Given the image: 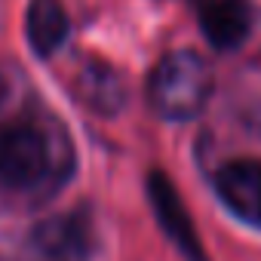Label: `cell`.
Instances as JSON below:
<instances>
[{
	"instance_id": "1",
	"label": "cell",
	"mask_w": 261,
	"mask_h": 261,
	"mask_svg": "<svg viewBox=\"0 0 261 261\" xmlns=\"http://www.w3.org/2000/svg\"><path fill=\"white\" fill-rule=\"evenodd\" d=\"M212 68L194 49L166 53L148 77V105L157 117L185 123L206 111L212 98Z\"/></svg>"
},
{
	"instance_id": "2",
	"label": "cell",
	"mask_w": 261,
	"mask_h": 261,
	"mask_svg": "<svg viewBox=\"0 0 261 261\" xmlns=\"http://www.w3.org/2000/svg\"><path fill=\"white\" fill-rule=\"evenodd\" d=\"M49 169V148L37 126H0V181L10 188H34Z\"/></svg>"
},
{
	"instance_id": "3",
	"label": "cell",
	"mask_w": 261,
	"mask_h": 261,
	"mask_svg": "<svg viewBox=\"0 0 261 261\" xmlns=\"http://www.w3.org/2000/svg\"><path fill=\"white\" fill-rule=\"evenodd\" d=\"M148 203L154 209V218L160 224V230L169 237V243L185 255V261H209L206 249H203V240L194 227V218L178 194V188L172 185V178L160 169L148 172Z\"/></svg>"
},
{
	"instance_id": "4",
	"label": "cell",
	"mask_w": 261,
	"mask_h": 261,
	"mask_svg": "<svg viewBox=\"0 0 261 261\" xmlns=\"http://www.w3.org/2000/svg\"><path fill=\"white\" fill-rule=\"evenodd\" d=\"M215 191L237 218L261 224V160L224 163L215 175Z\"/></svg>"
},
{
	"instance_id": "5",
	"label": "cell",
	"mask_w": 261,
	"mask_h": 261,
	"mask_svg": "<svg viewBox=\"0 0 261 261\" xmlns=\"http://www.w3.org/2000/svg\"><path fill=\"white\" fill-rule=\"evenodd\" d=\"M252 4L249 0H206L200 10V28L215 49H237L252 34Z\"/></svg>"
},
{
	"instance_id": "6",
	"label": "cell",
	"mask_w": 261,
	"mask_h": 261,
	"mask_svg": "<svg viewBox=\"0 0 261 261\" xmlns=\"http://www.w3.org/2000/svg\"><path fill=\"white\" fill-rule=\"evenodd\" d=\"M77 95L89 105L98 117H117L126 108V80L123 74L98 59H86L77 71Z\"/></svg>"
},
{
	"instance_id": "7",
	"label": "cell",
	"mask_w": 261,
	"mask_h": 261,
	"mask_svg": "<svg viewBox=\"0 0 261 261\" xmlns=\"http://www.w3.org/2000/svg\"><path fill=\"white\" fill-rule=\"evenodd\" d=\"M34 246L53 258H86L92 252V224L86 212L43 218L34 227Z\"/></svg>"
},
{
	"instance_id": "8",
	"label": "cell",
	"mask_w": 261,
	"mask_h": 261,
	"mask_svg": "<svg viewBox=\"0 0 261 261\" xmlns=\"http://www.w3.org/2000/svg\"><path fill=\"white\" fill-rule=\"evenodd\" d=\"M71 31L68 13L62 7V0H31L25 13V34L34 49V56L49 59L56 49L65 46Z\"/></svg>"
},
{
	"instance_id": "9",
	"label": "cell",
	"mask_w": 261,
	"mask_h": 261,
	"mask_svg": "<svg viewBox=\"0 0 261 261\" xmlns=\"http://www.w3.org/2000/svg\"><path fill=\"white\" fill-rule=\"evenodd\" d=\"M0 95H4V83H0Z\"/></svg>"
}]
</instances>
